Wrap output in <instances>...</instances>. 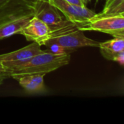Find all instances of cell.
I'll use <instances>...</instances> for the list:
<instances>
[{
	"mask_svg": "<svg viewBox=\"0 0 124 124\" xmlns=\"http://www.w3.org/2000/svg\"><path fill=\"white\" fill-rule=\"evenodd\" d=\"M34 17V4L26 0H9L0 6V40L20 34Z\"/></svg>",
	"mask_w": 124,
	"mask_h": 124,
	"instance_id": "6da1fadb",
	"label": "cell"
},
{
	"mask_svg": "<svg viewBox=\"0 0 124 124\" xmlns=\"http://www.w3.org/2000/svg\"><path fill=\"white\" fill-rule=\"evenodd\" d=\"M70 53H53L49 49L34 55L27 61L7 69V72L14 79L26 74L44 73L53 72L59 68L68 65L71 60Z\"/></svg>",
	"mask_w": 124,
	"mask_h": 124,
	"instance_id": "7a4b0ae2",
	"label": "cell"
},
{
	"mask_svg": "<svg viewBox=\"0 0 124 124\" xmlns=\"http://www.w3.org/2000/svg\"><path fill=\"white\" fill-rule=\"evenodd\" d=\"M99 43L86 37L83 31L78 28L77 23L67 19L62 24L50 30L49 36L43 42L42 46L56 44L66 49L75 51L80 47H99Z\"/></svg>",
	"mask_w": 124,
	"mask_h": 124,
	"instance_id": "3957f363",
	"label": "cell"
},
{
	"mask_svg": "<svg viewBox=\"0 0 124 124\" xmlns=\"http://www.w3.org/2000/svg\"><path fill=\"white\" fill-rule=\"evenodd\" d=\"M48 1L58 9L67 20L77 23L78 27L94 17L96 14L86 6L72 4L67 0H48Z\"/></svg>",
	"mask_w": 124,
	"mask_h": 124,
	"instance_id": "277c9868",
	"label": "cell"
},
{
	"mask_svg": "<svg viewBox=\"0 0 124 124\" xmlns=\"http://www.w3.org/2000/svg\"><path fill=\"white\" fill-rule=\"evenodd\" d=\"M78 28L83 31H94L109 33L124 28V16L113 15L105 17H94Z\"/></svg>",
	"mask_w": 124,
	"mask_h": 124,
	"instance_id": "5b68a950",
	"label": "cell"
},
{
	"mask_svg": "<svg viewBox=\"0 0 124 124\" xmlns=\"http://www.w3.org/2000/svg\"><path fill=\"white\" fill-rule=\"evenodd\" d=\"M34 17L46 23L50 30L62 24L67 18L48 0L38 1L34 4Z\"/></svg>",
	"mask_w": 124,
	"mask_h": 124,
	"instance_id": "8992f818",
	"label": "cell"
},
{
	"mask_svg": "<svg viewBox=\"0 0 124 124\" xmlns=\"http://www.w3.org/2000/svg\"><path fill=\"white\" fill-rule=\"evenodd\" d=\"M41 46L38 43L33 41V43L16 51L0 54V62L7 70L10 69L27 61L36 54L43 52L44 50L41 49Z\"/></svg>",
	"mask_w": 124,
	"mask_h": 124,
	"instance_id": "52a82bcc",
	"label": "cell"
},
{
	"mask_svg": "<svg viewBox=\"0 0 124 124\" xmlns=\"http://www.w3.org/2000/svg\"><path fill=\"white\" fill-rule=\"evenodd\" d=\"M50 33L49 26L41 20L34 17L20 34L24 36L27 41H35L40 46L48 39Z\"/></svg>",
	"mask_w": 124,
	"mask_h": 124,
	"instance_id": "ba28073f",
	"label": "cell"
},
{
	"mask_svg": "<svg viewBox=\"0 0 124 124\" xmlns=\"http://www.w3.org/2000/svg\"><path fill=\"white\" fill-rule=\"evenodd\" d=\"M99 48L105 58L124 65V39L114 37L113 39L100 42Z\"/></svg>",
	"mask_w": 124,
	"mask_h": 124,
	"instance_id": "9c48e42d",
	"label": "cell"
},
{
	"mask_svg": "<svg viewBox=\"0 0 124 124\" xmlns=\"http://www.w3.org/2000/svg\"><path fill=\"white\" fill-rule=\"evenodd\" d=\"M44 73L26 74L18 77L16 80L26 92L30 94H44L48 89L44 82Z\"/></svg>",
	"mask_w": 124,
	"mask_h": 124,
	"instance_id": "30bf717a",
	"label": "cell"
},
{
	"mask_svg": "<svg viewBox=\"0 0 124 124\" xmlns=\"http://www.w3.org/2000/svg\"><path fill=\"white\" fill-rule=\"evenodd\" d=\"M124 12V0H123L120 4H118L115 7L107 9L106 11H102L99 14H96L95 17H105V16H113L119 15Z\"/></svg>",
	"mask_w": 124,
	"mask_h": 124,
	"instance_id": "8fae6325",
	"label": "cell"
},
{
	"mask_svg": "<svg viewBox=\"0 0 124 124\" xmlns=\"http://www.w3.org/2000/svg\"><path fill=\"white\" fill-rule=\"evenodd\" d=\"M122 1L123 0H107V2L105 4L103 11H106L107 9H110L115 7L118 4H120Z\"/></svg>",
	"mask_w": 124,
	"mask_h": 124,
	"instance_id": "7c38bea8",
	"label": "cell"
},
{
	"mask_svg": "<svg viewBox=\"0 0 124 124\" xmlns=\"http://www.w3.org/2000/svg\"><path fill=\"white\" fill-rule=\"evenodd\" d=\"M108 34L113 36V37H117V38H122L124 39V28L116 31H113L109 33Z\"/></svg>",
	"mask_w": 124,
	"mask_h": 124,
	"instance_id": "4fadbf2b",
	"label": "cell"
},
{
	"mask_svg": "<svg viewBox=\"0 0 124 124\" xmlns=\"http://www.w3.org/2000/svg\"><path fill=\"white\" fill-rule=\"evenodd\" d=\"M68 2L72 4H75V5H80V6H86L85 5V4L83 3V0H67Z\"/></svg>",
	"mask_w": 124,
	"mask_h": 124,
	"instance_id": "5bb4252c",
	"label": "cell"
},
{
	"mask_svg": "<svg viewBox=\"0 0 124 124\" xmlns=\"http://www.w3.org/2000/svg\"><path fill=\"white\" fill-rule=\"evenodd\" d=\"M8 78H10V75H9L8 72H7V73H4V74L0 75V86L3 84L4 81L5 79Z\"/></svg>",
	"mask_w": 124,
	"mask_h": 124,
	"instance_id": "9a60e30c",
	"label": "cell"
},
{
	"mask_svg": "<svg viewBox=\"0 0 124 124\" xmlns=\"http://www.w3.org/2000/svg\"><path fill=\"white\" fill-rule=\"evenodd\" d=\"M7 73V69H6L5 67L2 65V63L0 62V75L4 74V73Z\"/></svg>",
	"mask_w": 124,
	"mask_h": 124,
	"instance_id": "2e32d148",
	"label": "cell"
},
{
	"mask_svg": "<svg viewBox=\"0 0 124 124\" xmlns=\"http://www.w3.org/2000/svg\"><path fill=\"white\" fill-rule=\"evenodd\" d=\"M9 0H0V6H1L2 4H5L6 2H7Z\"/></svg>",
	"mask_w": 124,
	"mask_h": 124,
	"instance_id": "e0dca14e",
	"label": "cell"
},
{
	"mask_svg": "<svg viewBox=\"0 0 124 124\" xmlns=\"http://www.w3.org/2000/svg\"><path fill=\"white\" fill-rule=\"evenodd\" d=\"M26 1H29V2H31V3L35 4V3L37 2L38 1H41V0H26Z\"/></svg>",
	"mask_w": 124,
	"mask_h": 124,
	"instance_id": "ac0fdd59",
	"label": "cell"
},
{
	"mask_svg": "<svg viewBox=\"0 0 124 124\" xmlns=\"http://www.w3.org/2000/svg\"><path fill=\"white\" fill-rule=\"evenodd\" d=\"M83 3L85 4V5H86V4L90 1V0H83Z\"/></svg>",
	"mask_w": 124,
	"mask_h": 124,
	"instance_id": "d6986e66",
	"label": "cell"
},
{
	"mask_svg": "<svg viewBox=\"0 0 124 124\" xmlns=\"http://www.w3.org/2000/svg\"><path fill=\"white\" fill-rule=\"evenodd\" d=\"M122 15V16H124V13H122V14H121V15Z\"/></svg>",
	"mask_w": 124,
	"mask_h": 124,
	"instance_id": "ffe728a7",
	"label": "cell"
}]
</instances>
